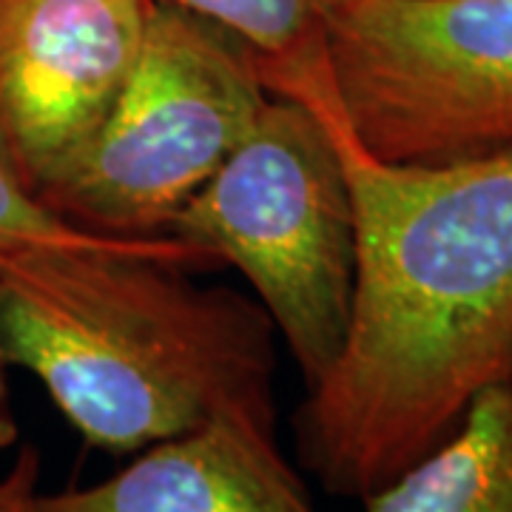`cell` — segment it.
<instances>
[{
	"label": "cell",
	"mask_w": 512,
	"mask_h": 512,
	"mask_svg": "<svg viewBox=\"0 0 512 512\" xmlns=\"http://www.w3.org/2000/svg\"><path fill=\"white\" fill-rule=\"evenodd\" d=\"M274 94L325 114L356 214L350 328L293 419L299 458L328 493L365 498L512 379V151L384 163L333 109L325 57Z\"/></svg>",
	"instance_id": "cell-1"
},
{
	"label": "cell",
	"mask_w": 512,
	"mask_h": 512,
	"mask_svg": "<svg viewBox=\"0 0 512 512\" xmlns=\"http://www.w3.org/2000/svg\"><path fill=\"white\" fill-rule=\"evenodd\" d=\"M211 265L174 234L0 262L9 359L89 447L114 456L225 410L274 416V325L259 302L191 282Z\"/></svg>",
	"instance_id": "cell-2"
},
{
	"label": "cell",
	"mask_w": 512,
	"mask_h": 512,
	"mask_svg": "<svg viewBox=\"0 0 512 512\" xmlns=\"http://www.w3.org/2000/svg\"><path fill=\"white\" fill-rule=\"evenodd\" d=\"M168 234L248 279L305 387L328 373L353 311L356 214L342 151L313 103L271 92Z\"/></svg>",
	"instance_id": "cell-3"
},
{
	"label": "cell",
	"mask_w": 512,
	"mask_h": 512,
	"mask_svg": "<svg viewBox=\"0 0 512 512\" xmlns=\"http://www.w3.org/2000/svg\"><path fill=\"white\" fill-rule=\"evenodd\" d=\"M268 86L220 26L154 0L106 120L40 202L103 237H160L251 131Z\"/></svg>",
	"instance_id": "cell-4"
},
{
	"label": "cell",
	"mask_w": 512,
	"mask_h": 512,
	"mask_svg": "<svg viewBox=\"0 0 512 512\" xmlns=\"http://www.w3.org/2000/svg\"><path fill=\"white\" fill-rule=\"evenodd\" d=\"M325 69L333 109L384 163L512 151V0H348Z\"/></svg>",
	"instance_id": "cell-5"
},
{
	"label": "cell",
	"mask_w": 512,
	"mask_h": 512,
	"mask_svg": "<svg viewBox=\"0 0 512 512\" xmlns=\"http://www.w3.org/2000/svg\"><path fill=\"white\" fill-rule=\"evenodd\" d=\"M154 0H0V154L37 200L106 120Z\"/></svg>",
	"instance_id": "cell-6"
},
{
	"label": "cell",
	"mask_w": 512,
	"mask_h": 512,
	"mask_svg": "<svg viewBox=\"0 0 512 512\" xmlns=\"http://www.w3.org/2000/svg\"><path fill=\"white\" fill-rule=\"evenodd\" d=\"M37 512H316L276 447L274 416L225 410L157 441L89 487L37 495Z\"/></svg>",
	"instance_id": "cell-7"
},
{
	"label": "cell",
	"mask_w": 512,
	"mask_h": 512,
	"mask_svg": "<svg viewBox=\"0 0 512 512\" xmlns=\"http://www.w3.org/2000/svg\"><path fill=\"white\" fill-rule=\"evenodd\" d=\"M367 512H512V379L481 390L453 433L384 487Z\"/></svg>",
	"instance_id": "cell-8"
},
{
	"label": "cell",
	"mask_w": 512,
	"mask_h": 512,
	"mask_svg": "<svg viewBox=\"0 0 512 512\" xmlns=\"http://www.w3.org/2000/svg\"><path fill=\"white\" fill-rule=\"evenodd\" d=\"M239 40L268 83L325 55L330 20L348 0H165Z\"/></svg>",
	"instance_id": "cell-9"
},
{
	"label": "cell",
	"mask_w": 512,
	"mask_h": 512,
	"mask_svg": "<svg viewBox=\"0 0 512 512\" xmlns=\"http://www.w3.org/2000/svg\"><path fill=\"white\" fill-rule=\"evenodd\" d=\"M114 239L123 237H103L60 220L52 208H46L20 183L18 174L0 154V262L37 254V251H55V248L106 245Z\"/></svg>",
	"instance_id": "cell-10"
},
{
	"label": "cell",
	"mask_w": 512,
	"mask_h": 512,
	"mask_svg": "<svg viewBox=\"0 0 512 512\" xmlns=\"http://www.w3.org/2000/svg\"><path fill=\"white\" fill-rule=\"evenodd\" d=\"M40 456L32 444L20 447L12 467L0 476V512H37Z\"/></svg>",
	"instance_id": "cell-11"
},
{
	"label": "cell",
	"mask_w": 512,
	"mask_h": 512,
	"mask_svg": "<svg viewBox=\"0 0 512 512\" xmlns=\"http://www.w3.org/2000/svg\"><path fill=\"white\" fill-rule=\"evenodd\" d=\"M9 350L3 342V328H0V453L9 450L15 441H18V419H15V410H12V390H9Z\"/></svg>",
	"instance_id": "cell-12"
}]
</instances>
